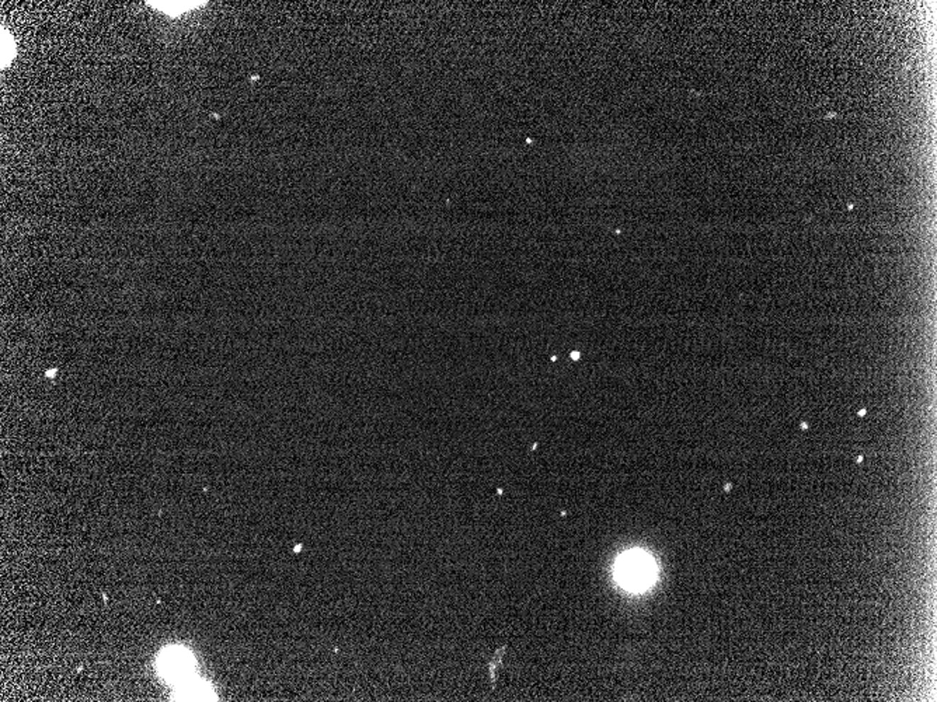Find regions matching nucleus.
Instances as JSON below:
<instances>
[{
  "label": "nucleus",
  "instance_id": "nucleus-1",
  "mask_svg": "<svg viewBox=\"0 0 937 702\" xmlns=\"http://www.w3.org/2000/svg\"><path fill=\"white\" fill-rule=\"evenodd\" d=\"M616 576L624 589L643 590L653 583L656 577V567L650 555L646 553L630 551L619 560Z\"/></svg>",
  "mask_w": 937,
  "mask_h": 702
},
{
  "label": "nucleus",
  "instance_id": "nucleus-3",
  "mask_svg": "<svg viewBox=\"0 0 937 702\" xmlns=\"http://www.w3.org/2000/svg\"><path fill=\"white\" fill-rule=\"evenodd\" d=\"M159 3L163 4V7H156V9H160V10L164 11V10L170 9V7H173V9H174V13H173V14H176V13L180 14V13H183V11L190 10L191 7H197V6H190V4H196L197 1H159Z\"/></svg>",
  "mask_w": 937,
  "mask_h": 702
},
{
  "label": "nucleus",
  "instance_id": "nucleus-2",
  "mask_svg": "<svg viewBox=\"0 0 937 702\" xmlns=\"http://www.w3.org/2000/svg\"><path fill=\"white\" fill-rule=\"evenodd\" d=\"M189 660H190L189 653H177V649L173 653L167 652V655L162 656V662H160V669L163 676L177 677L189 673L190 672Z\"/></svg>",
  "mask_w": 937,
  "mask_h": 702
}]
</instances>
